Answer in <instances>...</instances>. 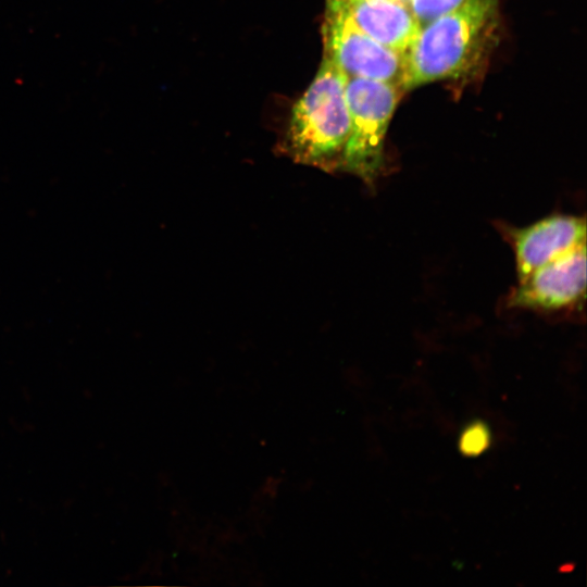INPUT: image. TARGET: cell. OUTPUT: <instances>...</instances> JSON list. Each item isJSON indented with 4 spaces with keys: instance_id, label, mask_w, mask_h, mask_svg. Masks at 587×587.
<instances>
[{
    "instance_id": "8992f818",
    "label": "cell",
    "mask_w": 587,
    "mask_h": 587,
    "mask_svg": "<svg viewBox=\"0 0 587 587\" xmlns=\"http://www.w3.org/2000/svg\"><path fill=\"white\" fill-rule=\"evenodd\" d=\"M519 280L569 251L586 245L584 217L555 214L523 228L508 229Z\"/></svg>"
},
{
    "instance_id": "3957f363",
    "label": "cell",
    "mask_w": 587,
    "mask_h": 587,
    "mask_svg": "<svg viewBox=\"0 0 587 587\" xmlns=\"http://www.w3.org/2000/svg\"><path fill=\"white\" fill-rule=\"evenodd\" d=\"M349 136L339 167L373 186L385 170V137L396 107L405 92L400 85L347 77Z\"/></svg>"
},
{
    "instance_id": "6da1fadb",
    "label": "cell",
    "mask_w": 587,
    "mask_h": 587,
    "mask_svg": "<svg viewBox=\"0 0 587 587\" xmlns=\"http://www.w3.org/2000/svg\"><path fill=\"white\" fill-rule=\"evenodd\" d=\"M501 25L500 0H464L422 25L403 53L402 88L446 80L460 91L482 80Z\"/></svg>"
},
{
    "instance_id": "277c9868",
    "label": "cell",
    "mask_w": 587,
    "mask_h": 587,
    "mask_svg": "<svg viewBox=\"0 0 587 587\" xmlns=\"http://www.w3.org/2000/svg\"><path fill=\"white\" fill-rule=\"evenodd\" d=\"M322 33L324 55L346 77L382 80L402 87L403 53L380 45L344 14L330 9H326Z\"/></svg>"
},
{
    "instance_id": "ba28073f",
    "label": "cell",
    "mask_w": 587,
    "mask_h": 587,
    "mask_svg": "<svg viewBox=\"0 0 587 587\" xmlns=\"http://www.w3.org/2000/svg\"><path fill=\"white\" fill-rule=\"evenodd\" d=\"M490 442V434L485 424L480 422L469 425L460 437V450L465 455L480 454Z\"/></svg>"
},
{
    "instance_id": "5b68a950",
    "label": "cell",
    "mask_w": 587,
    "mask_h": 587,
    "mask_svg": "<svg viewBox=\"0 0 587 587\" xmlns=\"http://www.w3.org/2000/svg\"><path fill=\"white\" fill-rule=\"evenodd\" d=\"M586 289V245L536 268L509 298L511 308L561 310L580 300Z\"/></svg>"
},
{
    "instance_id": "7a4b0ae2",
    "label": "cell",
    "mask_w": 587,
    "mask_h": 587,
    "mask_svg": "<svg viewBox=\"0 0 587 587\" xmlns=\"http://www.w3.org/2000/svg\"><path fill=\"white\" fill-rule=\"evenodd\" d=\"M346 75L324 55L316 75L291 110L287 150L297 162L338 168L349 130Z\"/></svg>"
},
{
    "instance_id": "9c48e42d",
    "label": "cell",
    "mask_w": 587,
    "mask_h": 587,
    "mask_svg": "<svg viewBox=\"0 0 587 587\" xmlns=\"http://www.w3.org/2000/svg\"><path fill=\"white\" fill-rule=\"evenodd\" d=\"M464 0H412L410 8L422 26L438 15L459 5Z\"/></svg>"
},
{
    "instance_id": "52a82bcc",
    "label": "cell",
    "mask_w": 587,
    "mask_h": 587,
    "mask_svg": "<svg viewBox=\"0 0 587 587\" xmlns=\"http://www.w3.org/2000/svg\"><path fill=\"white\" fill-rule=\"evenodd\" d=\"M326 9L344 14L372 39L400 53L421 28L411 9L394 0H326Z\"/></svg>"
},
{
    "instance_id": "30bf717a",
    "label": "cell",
    "mask_w": 587,
    "mask_h": 587,
    "mask_svg": "<svg viewBox=\"0 0 587 587\" xmlns=\"http://www.w3.org/2000/svg\"><path fill=\"white\" fill-rule=\"evenodd\" d=\"M394 1H396V2H398V3H401V4H403V5L408 7V8H410L411 1H412V0H394ZM410 9H411V8H410Z\"/></svg>"
}]
</instances>
